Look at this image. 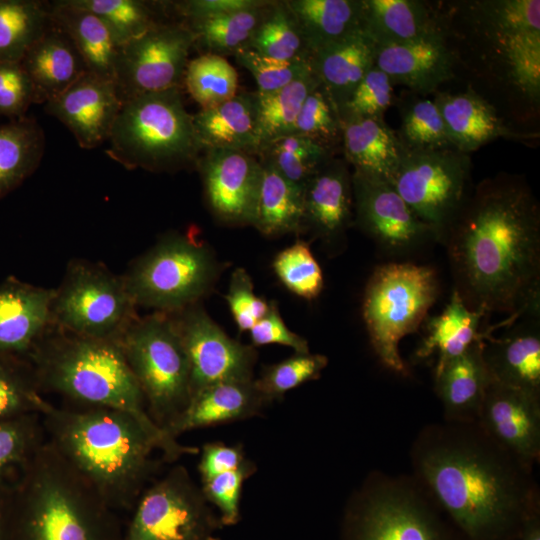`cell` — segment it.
<instances>
[{"label":"cell","instance_id":"cell-37","mask_svg":"<svg viewBox=\"0 0 540 540\" xmlns=\"http://www.w3.org/2000/svg\"><path fill=\"white\" fill-rule=\"evenodd\" d=\"M260 161V160H259ZM262 182L252 226L266 237L302 234L303 190L260 161Z\"/></svg>","mask_w":540,"mask_h":540},{"label":"cell","instance_id":"cell-52","mask_svg":"<svg viewBox=\"0 0 540 540\" xmlns=\"http://www.w3.org/2000/svg\"><path fill=\"white\" fill-rule=\"evenodd\" d=\"M234 57L255 79L258 94L277 91L311 70L308 61L277 60L251 49H244Z\"/></svg>","mask_w":540,"mask_h":540},{"label":"cell","instance_id":"cell-25","mask_svg":"<svg viewBox=\"0 0 540 540\" xmlns=\"http://www.w3.org/2000/svg\"><path fill=\"white\" fill-rule=\"evenodd\" d=\"M54 288L7 277L0 283V351L27 356L52 325Z\"/></svg>","mask_w":540,"mask_h":540},{"label":"cell","instance_id":"cell-14","mask_svg":"<svg viewBox=\"0 0 540 540\" xmlns=\"http://www.w3.org/2000/svg\"><path fill=\"white\" fill-rule=\"evenodd\" d=\"M132 509L123 540H217L222 526L181 465L147 486Z\"/></svg>","mask_w":540,"mask_h":540},{"label":"cell","instance_id":"cell-49","mask_svg":"<svg viewBox=\"0 0 540 540\" xmlns=\"http://www.w3.org/2000/svg\"><path fill=\"white\" fill-rule=\"evenodd\" d=\"M272 267L281 283L298 297L313 300L322 292V270L307 241L297 239L278 252Z\"/></svg>","mask_w":540,"mask_h":540},{"label":"cell","instance_id":"cell-17","mask_svg":"<svg viewBox=\"0 0 540 540\" xmlns=\"http://www.w3.org/2000/svg\"><path fill=\"white\" fill-rule=\"evenodd\" d=\"M171 316L189 362L191 398L216 383L254 379L255 347L228 336L200 303Z\"/></svg>","mask_w":540,"mask_h":540},{"label":"cell","instance_id":"cell-30","mask_svg":"<svg viewBox=\"0 0 540 540\" xmlns=\"http://www.w3.org/2000/svg\"><path fill=\"white\" fill-rule=\"evenodd\" d=\"M341 154L353 171L391 182L405 149L384 118H353L341 122Z\"/></svg>","mask_w":540,"mask_h":540},{"label":"cell","instance_id":"cell-42","mask_svg":"<svg viewBox=\"0 0 540 540\" xmlns=\"http://www.w3.org/2000/svg\"><path fill=\"white\" fill-rule=\"evenodd\" d=\"M44 401L28 357L0 351V422L40 414Z\"/></svg>","mask_w":540,"mask_h":540},{"label":"cell","instance_id":"cell-44","mask_svg":"<svg viewBox=\"0 0 540 540\" xmlns=\"http://www.w3.org/2000/svg\"><path fill=\"white\" fill-rule=\"evenodd\" d=\"M397 101L400 127L396 133L406 152L453 147L434 100L409 92Z\"/></svg>","mask_w":540,"mask_h":540},{"label":"cell","instance_id":"cell-7","mask_svg":"<svg viewBox=\"0 0 540 540\" xmlns=\"http://www.w3.org/2000/svg\"><path fill=\"white\" fill-rule=\"evenodd\" d=\"M107 141L106 154L129 170L175 173L196 169L202 153L182 88L125 101Z\"/></svg>","mask_w":540,"mask_h":540},{"label":"cell","instance_id":"cell-38","mask_svg":"<svg viewBox=\"0 0 540 540\" xmlns=\"http://www.w3.org/2000/svg\"><path fill=\"white\" fill-rule=\"evenodd\" d=\"M272 1L259 6L227 13L215 18L185 23L195 36L194 46L204 53L222 57L233 55L249 44ZM183 22V21H182Z\"/></svg>","mask_w":540,"mask_h":540},{"label":"cell","instance_id":"cell-31","mask_svg":"<svg viewBox=\"0 0 540 540\" xmlns=\"http://www.w3.org/2000/svg\"><path fill=\"white\" fill-rule=\"evenodd\" d=\"M202 151L230 149L254 156L259 152L255 92L237 93L233 98L192 115Z\"/></svg>","mask_w":540,"mask_h":540},{"label":"cell","instance_id":"cell-29","mask_svg":"<svg viewBox=\"0 0 540 540\" xmlns=\"http://www.w3.org/2000/svg\"><path fill=\"white\" fill-rule=\"evenodd\" d=\"M482 340L475 342L463 354L435 368V391L443 405L445 421L477 420L486 388L491 381L482 357Z\"/></svg>","mask_w":540,"mask_h":540},{"label":"cell","instance_id":"cell-16","mask_svg":"<svg viewBox=\"0 0 540 540\" xmlns=\"http://www.w3.org/2000/svg\"><path fill=\"white\" fill-rule=\"evenodd\" d=\"M352 190L354 226L384 254L406 257L439 243L434 231L412 211L390 181L352 171Z\"/></svg>","mask_w":540,"mask_h":540},{"label":"cell","instance_id":"cell-26","mask_svg":"<svg viewBox=\"0 0 540 540\" xmlns=\"http://www.w3.org/2000/svg\"><path fill=\"white\" fill-rule=\"evenodd\" d=\"M376 43L363 29L311 53L308 62L338 115L374 65Z\"/></svg>","mask_w":540,"mask_h":540},{"label":"cell","instance_id":"cell-35","mask_svg":"<svg viewBox=\"0 0 540 540\" xmlns=\"http://www.w3.org/2000/svg\"><path fill=\"white\" fill-rule=\"evenodd\" d=\"M311 53L363 28L362 0H286Z\"/></svg>","mask_w":540,"mask_h":540},{"label":"cell","instance_id":"cell-55","mask_svg":"<svg viewBox=\"0 0 540 540\" xmlns=\"http://www.w3.org/2000/svg\"><path fill=\"white\" fill-rule=\"evenodd\" d=\"M32 103L34 88L20 61H0V116L23 118Z\"/></svg>","mask_w":540,"mask_h":540},{"label":"cell","instance_id":"cell-53","mask_svg":"<svg viewBox=\"0 0 540 540\" xmlns=\"http://www.w3.org/2000/svg\"><path fill=\"white\" fill-rule=\"evenodd\" d=\"M255 470V464L247 460L235 470L201 482V491L206 501L218 509L222 526L235 525L239 521L243 484Z\"/></svg>","mask_w":540,"mask_h":540},{"label":"cell","instance_id":"cell-58","mask_svg":"<svg viewBox=\"0 0 540 540\" xmlns=\"http://www.w3.org/2000/svg\"><path fill=\"white\" fill-rule=\"evenodd\" d=\"M265 0H185L169 2L185 23L207 20L227 13L252 8Z\"/></svg>","mask_w":540,"mask_h":540},{"label":"cell","instance_id":"cell-28","mask_svg":"<svg viewBox=\"0 0 540 540\" xmlns=\"http://www.w3.org/2000/svg\"><path fill=\"white\" fill-rule=\"evenodd\" d=\"M20 63L32 82L34 103L45 104L88 71L70 38L54 22Z\"/></svg>","mask_w":540,"mask_h":540},{"label":"cell","instance_id":"cell-48","mask_svg":"<svg viewBox=\"0 0 540 540\" xmlns=\"http://www.w3.org/2000/svg\"><path fill=\"white\" fill-rule=\"evenodd\" d=\"M328 364L321 354L295 353L275 364L264 367L254 379L257 391L268 402L282 399L284 395L300 385L319 378Z\"/></svg>","mask_w":540,"mask_h":540},{"label":"cell","instance_id":"cell-46","mask_svg":"<svg viewBox=\"0 0 540 540\" xmlns=\"http://www.w3.org/2000/svg\"><path fill=\"white\" fill-rule=\"evenodd\" d=\"M183 85L201 109H209L238 93V74L225 57L202 53L188 61Z\"/></svg>","mask_w":540,"mask_h":540},{"label":"cell","instance_id":"cell-47","mask_svg":"<svg viewBox=\"0 0 540 540\" xmlns=\"http://www.w3.org/2000/svg\"><path fill=\"white\" fill-rule=\"evenodd\" d=\"M46 441L40 414L0 422V483L14 484Z\"/></svg>","mask_w":540,"mask_h":540},{"label":"cell","instance_id":"cell-57","mask_svg":"<svg viewBox=\"0 0 540 540\" xmlns=\"http://www.w3.org/2000/svg\"><path fill=\"white\" fill-rule=\"evenodd\" d=\"M247 460L241 445H226L222 442L204 444L198 464L201 482L235 470Z\"/></svg>","mask_w":540,"mask_h":540},{"label":"cell","instance_id":"cell-8","mask_svg":"<svg viewBox=\"0 0 540 540\" xmlns=\"http://www.w3.org/2000/svg\"><path fill=\"white\" fill-rule=\"evenodd\" d=\"M222 264L196 229L171 231L139 255L122 275L138 307L176 313L200 303L214 288Z\"/></svg>","mask_w":540,"mask_h":540},{"label":"cell","instance_id":"cell-12","mask_svg":"<svg viewBox=\"0 0 540 540\" xmlns=\"http://www.w3.org/2000/svg\"><path fill=\"white\" fill-rule=\"evenodd\" d=\"M122 278L101 263L73 259L54 288L52 325L69 333L118 341L138 317Z\"/></svg>","mask_w":540,"mask_h":540},{"label":"cell","instance_id":"cell-23","mask_svg":"<svg viewBox=\"0 0 540 540\" xmlns=\"http://www.w3.org/2000/svg\"><path fill=\"white\" fill-rule=\"evenodd\" d=\"M374 65L394 85L417 95L436 93L457 75L456 58L441 29L417 40L377 46Z\"/></svg>","mask_w":540,"mask_h":540},{"label":"cell","instance_id":"cell-59","mask_svg":"<svg viewBox=\"0 0 540 540\" xmlns=\"http://www.w3.org/2000/svg\"><path fill=\"white\" fill-rule=\"evenodd\" d=\"M13 484L0 483V540H8L9 509Z\"/></svg>","mask_w":540,"mask_h":540},{"label":"cell","instance_id":"cell-21","mask_svg":"<svg viewBox=\"0 0 540 540\" xmlns=\"http://www.w3.org/2000/svg\"><path fill=\"white\" fill-rule=\"evenodd\" d=\"M115 83L89 71L45 103V111L62 122L81 148L107 141L122 107Z\"/></svg>","mask_w":540,"mask_h":540},{"label":"cell","instance_id":"cell-39","mask_svg":"<svg viewBox=\"0 0 540 540\" xmlns=\"http://www.w3.org/2000/svg\"><path fill=\"white\" fill-rule=\"evenodd\" d=\"M52 23L48 2L0 0V61H20Z\"/></svg>","mask_w":540,"mask_h":540},{"label":"cell","instance_id":"cell-54","mask_svg":"<svg viewBox=\"0 0 540 540\" xmlns=\"http://www.w3.org/2000/svg\"><path fill=\"white\" fill-rule=\"evenodd\" d=\"M225 299L240 332L249 331L269 308V302L255 294L251 276L244 268L232 272Z\"/></svg>","mask_w":540,"mask_h":540},{"label":"cell","instance_id":"cell-33","mask_svg":"<svg viewBox=\"0 0 540 540\" xmlns=\"http://www.w3.org/2000/svg\"><path fill=\"white\" fill-rule=\"evenodd\" d=\"M53 22L70 38L89 72L114 81L119 47L106 25L70 0L50 3Z\"/></svg>","mask_w":540,"mask_h":540},{"label":"cell","instance_id":"cell-13","mask_svg":"<svg viewBox=\"0 0 540 540\" xmlns=\"http://www.w3.org/2000/svg\"><path fill=\"white\" fill-rule=\"evenodd\" d=\"M469 154L453 147L405 152L391 183L443 243L473 187Z\"/></svg>","mask_w":540,"mask_h":540},{"label":"cell","instance_id":"cell-15","mask_svg":"<svg viewBox=\"0 0 540 540\" xmlns=\"http://www.w3.org/2000/svg\"><path fill=\"white\" fill-rule=\"evenodd\" d=\"M195 36L184 22H160L119 47L114 83L125 101L138 95L182 88Z\"/></svg>","mask_w":540,"mask_h":540},{"label":"cell","instance_id":"cell-24","mask_svg":"<svg viewBox=\"0 0 540 540\" xmlns=\"http://www.w3.org/2000/svg\"><path fill=\"white\" fill-rule=\"evenodd\" d=\"M540 313L506 325L499 337L487 334L482 357L491 378L501 384L540 395Z\"/></svg>","mask_w":540,"mask_h":540},{"label":"cell","instance_id":"cell-45","mask_svg":"<svg viewBox=\"0 0 540 540\" xmlns=\"http://www.w3.org/2000/svg\"><path fill=\"white\" fill-rule=\"evenodd\" d=\"M95 14L108 28L118 47L163 22L165 2L140 0H70Z\"/></svg>","mask_w":540,"mask_h":540},{"label":"cell","instance_id":"cell-60","mask_svg":"<svg viewBox=\"0 0 540 540\" xmlns=\"http://www.w3.org/2000/svg\"><path fill=\"white\" fill-rule=\"evenodd\" d=\"M519 536L521 540H540L539 511L526 518Z\"/></svg>","mask_w":540,"mask_h":540},{"label":"cell","instance_id":"cell-36","mask_svg":"<svg viewBox=\"0 0 540 540\" xmlns=\"http://www.w3.org/2000/svg\"><path fill=\"white\" fill-rule=\"evenodd\" d=\"M44 151L45 135L34 118L0 125V200L36 171Z\"/></svg>","mask_w":540,"mask_h":540},{"label":"cell","instance_id":"cell-22","mask_svg":"<svg viewBox=\"0 0 540 540\" xmlns=\"http://www.w3.org/2000/svg\"><path fill=\"white\" fill-rule=\"evenodd\" d=\"M451 145L466 154L497 139L536 141L539 133L516 128L486 97L468 86L455 93L437 92L434 97Z\"/></svg>","mask_w":540,"mask_h":540},{"label":"cell","instance_id":"cell-27","mask_svg":"<svg viewBox=\"0 0 540 540\" xmlns=\"http://www.w3.org/2000/svg\"><path fill=\"white\" fill-rule=\"evenodd\" d=\"M268 404L257 391L254 379L216 383L195 394L166 433L177 439L197 428L248 419L259 415Z\"/></svg>","mask_w":540,"mask_h":540},{"label":"cell","instance_id":"cell-11","mask_svg":"<svg viewBox=\"0 0 540 540\" xmlns=\"http://www.w3.org/2000/svg\"><path fill=\"white\" fill-rule=\"evenodd\" d=\"M436 508L413 476L374 472L349 503L346 540H450Z\"/></svg>","mask_w":540,"mask_h":540},{"label":"cell","instance_id":"cell-56","mask_svg":"<svg viewBox=\"0 0 540 540\" xmlns=\"http://www.w3.org/2000/svg\"><path fill=\"white\" fill-rule=\"evenodd\" d=\"M248 332L253 347L278 344L294 349L295 353L310 352L307 340L287 327L274 301L269 302L266 314Z\"/></svg>","mask_w":540,"mask_h":540},{"label":"cell","instance_id":"cell-6","mask_svg":"<svg viewBox=\"0 0 540 540\" xmlns=\"http://www.w3.org/2000/svg\"><path fill=\"white\" fill-rule=\"evenodd\" d=\"M115 512L46 440L13 484L8 540H123Z\"/></svg>","mask_w":540,"mask_h":540},{"label":"cell","instance_id":"cell-2","mask_svg":"<svg viewBox=\"0 0 540 540\" xmlns=\"http://www.w3.org/2000/svg\"><path fill=\"white\" fill-rule=\"evenodd\" d=\"M413 477L470 540L520 535L539 511V492L527 468L473 422L424 427L411 449Z\"/></svg>","mask_w":540,"mask_h":540},{"label":"cell","instance_id":"cell-50","mask_svg":"<svg viewBox=\"0 0 540 540\" xmlns=\"http://www.w3.org/2000/svg\"><path fill=\"white\" fill-rule=\"evenodd\" d=\"M291 134L306 136L341 153L342 126L339 115L321 86L306 97Z\"/></svg>","mask_w":540,"mask_h":540},{"label":"cell","instance_id":"cell-1","mask_svg":"<svg viewBox=\"0 0 540 540\" xmlns=\"http://www.w3.org/2000/svg\"><path fill=\"white\" fill-rule=\"evenodd\" d=\"M442 244L470 309L506 313L504 324L540 313V207L522 176L473 187Z\"/></svg>","mask_w":540,"mask_h":540},{"label":"cell","instance_id":"cell-19","mask_svg":"<svg viewBox=\"0 0 540 540\" xmlns=\"http://www.w3.org/2000/svg\"><path fill=\"white\" fill-rule=\"evenodd\" d=\"M476 422L502 449L533 470L540 458V395L491 378Z\"/></svg>","mask_w":540,"mask_h":540},{"label":"cell","instance_id":"cell-20","mask_svg":"<svg viewBox=\"0 0 540 540\" xmlns=\"http://www.w3.org/2000/svg\"><path fill=\"white\" fill-rule=\"evenodd\" d=\"M343 158L334 156L322 165L303 188L302 234L320 241L331 253L346 244L354 227L352 172Z\"/></svg>","mask_w":540,"mask_h":540},{"label":"cell","instance_id":"cell-10","mask_svg":"<svg viewBox=\"0 0 540 540\" xmlns=\"http://www.w3.org/2000/svg\"><path fill=\"white\" fill-rule=\"evenodd\" d=\"M438 293V278L429 266L390 262L375 268L365 287L362 315L384 367L407 373L399 343L419 328Z\"/></svg>","mask_w":540,"mask_h":540},{"label":"cell","instance_id":"cell-9","mask_svg":"<svg viewBox=\"0 0 540 540\" xmlns=\"http://www.w3.org/2000/svg\"><path fill=\"white\" fill-rule=\"evenodd\" d=\"M117 342L149 417L166 432L191 399L189 362L173 317L162 312L138 315Z\"/></svg>","mask_w":540,"mask_h":540},{"label":"cell","instance_id":"cell-3","mask_svg":"<svg viewBox=\"0 0 540 540\" xmlns=\"http://www.w3.org/2000/svg\"><path fill=\"white\" fill-rule=\"evenodd\" d=\"M457 68L500 97L509 118L528 122L540 104V1L439 2Z\"/></svg>","mask_w":540,"mask_h":540},{"label":"cell","instance_id":"cell-40","mask_svg":"<svg viewBox=\"0 0 540 540\" xmlns=\"http://www.w3.org/2000/svg\"><path fill=\"white\" fill-rule=\"evenodd\" d=\"M318 86L320 83L310 70L277 91L255 92L259 151L271 141L291 134L306 97Z\"/></svg>","mask_w":540,"mask_h":540},{"label":"cell","instance_id":"cell-51","mask_svg":"<svg viewBox=\"0 0 540 540\" xmlns=\"http://www.w3.org/2000/svg\"><path fill=\"white\" fill-rule=\"evenodd\" d=\"M393 87L389 77L373 65L340 110V122L353 118H384L395 100Z\"/></svg>","mask_w":540,"mask_h":540},{"label":"cell","instance_id":"cell-41","mask_svg":"<svg viewBox=\"0 0 540 540\" xmlns=\"http://www.w3.org/2000/svg\"><path fill=\"white\" fill-rule=\"evenodd\" d=\"M338 153L306 136L289 134L263 146L258 159L303 190L310 177Z\"/></svg>","mask_w":540,"mask_h":540},{"label":"cell","instance_id":"cell-32","mask_svg":"<svg viewBox=\"0 0 540 540\" xmlns=\"http://www.w3.org/2000/svg\"><path fill=\"white\" fill-rule=\"evenodd\" d=\"M363 29L377 46L402 44L441 29L439 2L362 0Z\"/></svg>","mask_w":540,"mask_h":540},{"label":"cell","instance_id":"cell-5","mask_svg":"<svg viewBox=\"0 0 540 540\" xmlns=\"http://www.w3.org/2000/svg\"><path fill=\"white\" fill-rule=\"evenodd\" d=\"M27 357L42 394H56L67 405L106 407L132 415L157 440L165 461L199 452L180 444L151 420L117 341L80 336L51 325Z\"/></svg>","mask_w":540,"mask_h":540},{"label":"cell","instance_id":"cell-34","mask_svg":"<svg viewBox=\"0 0 540 540\" xmlns=\"http://www.w3.org/2000/svg\"><path fill=\"white\" fill-rule=\"evenodd\" d=\"M486 315L470 309L456 290H453L443 311L427 324V334L416 356L425 359L438 354L435 368L463 354L475 342L485 337L481 321Z\"/></svg>","mask_w":540,"mask_h":540},{"label":"cell","instance_id":"cell-43","mask_svg":"<svg viewBox=\"0 0 540 540\" xmlns=\"http://www.w3.org/2000/svg\"><path fill=\"white\" fill-rule=\"evenodd\" d=\"M248 49L283 61H308L310 51L286 1H272Z\"/></svg>","mask_w":540,"mask_h":540},{"label":"cell","instance_id":"cell-4","mask_svg":"<svg viewBox=\"0 0 540 540\" xmlns=\"http://www.w3.org/2000/svg\"><path fill=\"white\" fill-rule=\"evenodd\" d=\"M40 417L49 441L113 510H131L157 469V440L132 415L93 406H57Z\"/></svg>","mask_w":540,"mask_h":540},{"label":"cell","instance_id":"cell-18","mask_svg":"<svg viewBox=\"0 0 540 540\" xmlns=\"http://www.w3.org/2000/svg\"><path fill=\"white\" fill-rule=\"evenodd\" d=\"M196 169L214 219L231 227L252 226L263 174L258 157L237 150L207 149Z\"/></svg>","mask_w":540,"mask_h":540}]
</instances>
